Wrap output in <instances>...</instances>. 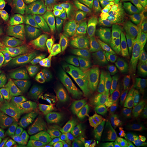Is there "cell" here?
<instances>
[{"instance_id":"1","label":"cell","mask_w":147,"mask_h":147,"mask_svg":"<svg viewBox=\"0 0 147 147\" xmlns=\"http://www.w3.org/2000/svg\"><path fill=\"white\" fill-rule=\"evenodd\" d=\"M72 102H64L41 110L37 111L25 118L20 123L18 129L21 131L33 132L47 130L57 126L73 112Z\"/></svg>"},{"instance_id":"2","label":"cell","mask_w":147,"mask_h":147,"mask_svg":"<svg viewBox=\"0 0 147 147\" xmlns=\"http://www.w3.org/2000/svg\"><path fill=\"white\" fill-rule=\"evenodd\" d=\"M13 67L18 71L28 74L49 82L51 80L49 51L47 49L16 53Z\"/></svg>"},{"instance_id":"3","label":"cell","mask_w":147,"mask_h":147,"mask_svg":"<svg viewBox=\"0 0 147 147\" xmlns=\"http://www.w3.org/2000/svg\"><path fill=\"white\" fill-rule=\"evenodd\" d=\"M6 98L14 103L21 112L25 115L65 102L59 90L50 88L31 94H9Z\"/></svg>"},{"instance_id":"4","label":"cell","mask_w":147,"mask_h":147,"mask_svg":"<svg viewBox=\"0 0 147 147\" xmlns=\"http://www.w3.org/2000/svg\"><path fill=\"white\" fill-rule=\"evenodd\" d=\"M96 74V70L93 68L81 69L61 82L58 86V90L69 98L81 101H92L93 99L92 86Z\"/></svg>"},{"instance_id":"5","label":"cell","mask_w":147,"mask_h":147,"mask_svg":"<svg viewBox=\"0 0 147 147\" xmlns=\"http://www.w3.org/2000/svg\"><path fill=\"white\" fill-rule=\"evenodd\" d=\"M92 43L103 66L108 68L111 63L112 55L109 31L102 22L95 21L84 32Z\"/></svg>"},{"instance_id":"6","label":"cell","mask_w":147,"mask_h":147,"mask_svg":"<svg viewBox=\"0 0 147 147\" xmlns=\"http://www.w3.org/2000/svg\"><path fill=\"white\" fill-rule=\"evenodd\" d=\"M8 89L14 94L28 95L50 88V82L28 74L11 73L5 80Z\"/></svg>"},{"instance_id":"7","label":"cell","mask_w":147,"mask_h":147,"mask_svg":"<svg viewBox=\"0 0 147 147\" xmlns=\"http://www.w3.org/2000/svg\"><path fill=\"white\" fill-rule=\"evenodd\" d=\"M50 68L62 79H68L78 73L84 66V62L73 55L53 50L49 53Z\"/></svg>"},{"instance_id":"8","label":"cell","mask_w":147,"mask_h":147,"mask_svg":"<svg viewBox=\"0 0 147 147\" xmlns=\"http://www.w3.org/2000/svg\"><path fill=\"white\" fill-rule=\"evenodd\" d=\"M52 12L46 0H26L24 13L29 25L47 29L50 25Z\"/></svg>"},{"instance_id":"9","label":"cell","mask_w":147,"mask_h":147,"mask_svg":"<svg viewBox=\"0 0 147 147\" xmlns=\"http://www.w3.org/2000/svg\"><path fill=\"white\" fill-rule=\"evenodd\" d=\"M65 31L80 56L89 65L99 67L101 63L100 57L84 33L74 29H67Z\"/></svg>"},{"instance_id":"10","label":"cell","mask_w":147,"mask_h":147,"mask_svg":"<svg viewBox=\"0 0 147 147\" xmlns=\"http://www.w3.org/2000/svg\"><path fill=\"white\" fill-rule=\"evenodd\" d=\"M85 2L75 0L52 12L50 25L55 28L73 29Z\"/></svg>"},{"instance_id":"11","label":"cell","mask_w":147,"mask_h":147,"mask_svg":"<svg viewBox=\"0 0 147 147\" xmlns=\"http://www.w3.org/2000/svg\"><path fill=\"white\" fill-rule=\"evenodd\" d=\"M126 68L131 73L142 75L147 72V39L134 43L127 55Z\"/></svg>"},{"instance_id":"12","label":"cell","mask_w":147,"mask_h":147,"mask_svg":"<svg viewBox=\"0 0 147 147\" xmlns=\"http://www.w3.org/2000/svg\"><path fill=\"white\" fill-rule=\"evenodd\" d=\"M131 23L135 37L138 40L147 39V11L137 5H125L118 9Z\"/></svg>"},{"instance_id":"13","label":"cell","mask_w":147,"mask_h":147,"mask_svg":"<svg viewBox=\"0 0 147 147\" xmlns=\"http://www.w3.org/2000/svg\"><path fill=\"white\" fill-rule=\"evenodd\" d=\"M49 35L40 28H32L21 35L18 42L20 51L42 49L47 46Z\"/></svg>"},{"instance_id":"14","label":"cell","mask_w":147,"mask_h":147,"mask_svg":"<svg viewBox=\"0 0 147 147\" xmlns=\"http://www.w3.org/2000/svg\"><path fill=\"white\" fill-rule=\"evenodd\" d=\"M47 45L53 50L68 53L78 58L81 57L63 29L57 28L50 32L49 35Z\"/></svg>"},{"instance_id":"15","label":"cell","mask_w":147,"mask_h":147,"mask_svg":"<svg viewBox=\"0 0 147 147\" xmlns=\"http://www.w3.org/2000/svg\"><path fill=\"white\" fill-rule=\"evenodd\" d=\"M120 79L119 87L121 88L123 100L125 104L131 100L134 94L137 86V79L134 74L127 69L121 67L119 70Z\"/></svg>"},{"instance_id":"16","label":"cell","mask_w":147,"mask_h":147,"mask_svg":"<svg viewBox=\"0 0 147 147\" xmlns=\"http://www.w3.org/2000/svg\"><path fill=\"white\" fill-rule=\"evenodd\" d=\"M122 103L123 96L121 88L119 87H112L105 92L100 110L98 111L102 114L110 112L120 106Z\"/></svg>"},{"instance_id":"17","label":"cell","mask_w":147,"mask_h":147,"mask_svg":"<svg viewBox=\"0 0 147 147\" xmlns=\"http://www.w3.org/2000/svg\"><path fill=\"white\" fill-rule=\"evenodd\" d=\"M90 11L95 21L103 22L106 20L108 11L112 6V0H88Z\"/></svg>"},{"instance_id":"18","label":"cell","mask_w":147,"mask_h":147,"mask_svg":"<svg viewBox=\"0 0 147 147\" xmlns=\"http://www.w3.org/2000/svg\"><path fill=\"white\" fill-rule=\"evenodd\" d=\"M112 57L117 64H119L123 60L127 41L117 34L112 35Z\"/></svg>"},{"instance_id":"19","label":"cell","mask_w":147,"mask_h":147,"mask_svg":"<svg viewBox=\"0 0 147 147\" xmlns=\"http://www.w3.org/2000/svg\"><path fill=\"white\" fill-rule=\"evenodd\" d=\"M57 147H74L78 141V135L74 131L65 130L53 135Z\"/></svg>"},{"instance_id":"20","label":"cell","mask_w":147,"mask_h":147,"mask_svg":"<svg viewBox=\"0 0 147 147\" xmlns=\"http://www.w3.org/2000/svg\"><path fill=\"white\" fill-rule=\"evenodd\" d=\"M2 104L7 109L9 114V122L7 126V129L9 130L13 128L25 118L19 107L11 100L6 99L2 101Z\"/></svg>"},{"instance_id":"21","label":"cell","mask_w":147,"mask_h":147,"mask_svg":"<svg viewBox=\"0 0 147 147\" xmlns=\"http://www.w3.org/2000/svg\"><path fill=\"white\" fill-rule=\"evenodd\" d=\"M91 110L89 109H82L71 113L61 123V126L65 130H69L78 126L79 123L86 118L89 117Z\"/></svg>"},{"instance_id":"22","label":"cell","mask_w":147,"mask_h":147,"mask_svg":"<svg viewBox=\"0 0 147 147\" xmlns=\"http://www.w3.org/2000/svg\"><path fill=\"white\" fill-rule=\"evenodd\" d=\"M128 141L137 147H147V131L135 128L126 130L125 132Z\"/></svg>"},{"instance_id":"23","label":"cell","mask_w":147,"mask_h":147,"mask_svg":"<svg viewBox=\"0 0 147 147\" xmlns=\"http://www.w3.org/2000/svg\"><path fill=\"white\" fill-rule=\"evenodd\" d=\"M107 87V81L104 75L95 78L93 80L92 90L94 96L98 106L100 107Z\"/></svg>"},{"instance_id":"24","label":"cell","mask_w":147,"mask_h":147,"mask_svg":"<svg viewBox=\"0 0 147 147\" xmlns=\"http://www.w3.org/2000/svg\"><path fill=\"white\" fill-rule=\"evenodd\" d=\"M93 18L89 8L85 3L74 25V30L87 28L93 23Z\"/></svg>"},{"instance_id":"25","label":"cell","mask_w":147,"mask_h":147,"mask_svg":"<svg viewBox=\"0 0 147 147\" xmlns=\"http://www.w3.org/2000/svg\"><path fill=\"white\" fill-rule=\"evenodd\" d=\"M0 31L5 39L11 42H14L18 37L16 27L9 20L0 19Z\"/></svg>"},{"instance_id":"26","label":"cell","mask_w":147,"mask_h":147,"mask_svg":"<svg viewBox=\"0 0 147 147\" xmlns=\"http://www.w3.org/2000/svg\"><path fill=\"white\" fill-rule=\"evenodd\" d=\"M132 123L136 126L147 131V111H140L131 117Z\"/></svg>"},{"instance_id":"27","label":"cell","mask_w":147,"mask_h":147,"mask_svg":"<svg viewBox=\"0 0 147 147\" xmlns=\"http://www.w3.org/2000/svg\"><path fill=\"white\" fill-rule=\"evenodd\" d=\"M21 147H56L53 140L48 138H39L24 144Z\"/></svg>"},{"instance_id":"28","label":"cell","mask_w":147,"mask_h":147,"mask_svg":"<svg viewBox=\"0 0 147 147\" xmlns=\"http://www.w3.org/2000/svg\"><path fill=\"white\" fill-rule=\"evenodd\" d=\"M133 33L131 23L129 19H127L126 22L123 25L121 30L117 33V34L126 40H130L134 37Z\"/></svg>"},{"instance_id":"29","label":"cell","mask_w":147,"mask_h":147,"mask_svg":"<svg viewBox=\"0 0 147 147\" xmlns=\"http://www.w3.org/2000/svg\"><path fill=\"white\" fill-rule=\"evenodd\" d=\"M103 115L104 114L98 111L94 116H91L94 124L92 130V135H99L101 134L102 130V118Z\"/></svg>"},{"instance_id":"30","label":"cell","mask_w":147,"mask_h":147,"mask_svg":"<svg viewBox=\"0 0 147 147\" xmlns=\"http://www.w3.org/2000/svg\"><path fill=\"white\" fill-rule=\"evenodd\" d=\"M9 122V114L7 109L2 104H0V134L5 131Z\"/></svg>"},{"instance_id":"31","label":"cell","mask_w":147,"mask_h":147,"mask_svg":"<svg viewBox=\"0 0 147 147\" xmlns=\"http://www.w3.org/2000/svg\"><path fill=\"white\" fill-rule=\"evenodd\" d=\"M110 19H114L117 21H120L123 24H124L128 19L126 16L120 11L115 9H110L108 11L106 16L107 20Z\"/></svg>"},{"instance_id":"32","label":"cell","mask_w":147,"mask_h":147,"mask_svg":"<svg viewBox=\"0 0 147 147\" xmlns=\"http://www.w3.org/2000/svg\"><path fill=\"white\" fill-rule=\"evenodd\" d=\"M11 9L10 0H0V19H5L10 14Z\"/></svg>"},{"instance_id":"33","label":"cell","mask_w":147,"mask_h":147,"mask_svg":"<svg viewBox=\"0 0 147 147\" xmlns=\"http://www.w3.org/2000/svg\"><path fill=\"white\" fill-rule=\"evenodd\" d=\"M124 24L120 21L114 19L108 20L106 22V26L109 31L112 33H117L121 29Z\"/></svg>"},{"instance_id":"34","label":"cell","mask_w":147,"mask_h":147,"mask_svg":"<svg viewBox=\"0 0 147 147\" xmlns=\"http://www.w3.org/2000/svg\"><path fill=\"white\" fill-rule=\"evenodd\" d=\"M48 3L53 8H57L68 5L75 0H47Z\"/></svg>"},{"instance_id":"35","label":"cell","mask_w":147,"mask_h":147,"mask_svg":"<svg viewBox=\"0 0 147 147\" xmlns=\"http://www.w3.org/2000/svg\"><path fill=\"white\" fill-rule=\"evenodd\" d=\"M84 143L86 147H102L99 141L94 137H86L84 139Z\"/></svg>"},{"instance_id":"36","label":"cell","mask_w":147,"mask_h":147,"mask_svg":"<svg viewBox=\"0 0 147 147\" xmlns=\"http://www.w3.org/2000/svg\"><path fill=\"white\" fill-rule=\"evenodd\" d=\"M78 126L79 127V129L81 130V131L86 134H92V129L87 124V122L85 120V119L82 120L81 122H80Z\"/></svg>"},{"instance_id":"37","label":"cell","mask_w":147,"mask_h":147,"mask_svg":"<svg viewBox=\"0 0 147 147\" xmlns=\"http://www.w3.org/2000/svg\"><path fill=\"white\" fill-rule=\"evenodd\" d=\"M140 87L142 92L147 95V75L142 80L140 83Z\"/></svg>"},{"instance_id":"38","label":"cell","mask_w":147,"mask_h":147,"mask_svg":"<svg viewBox=\"0 0 147 147\" xmlns=\"http://www.w3.org/2000/svg\"><path fill=\"white\" fill-rule=\"evenodd\" d=\"M119 147H132L131 145L125 140H122L119 143Z\"/></svg>"},{"instance_id":"39","label":"cell","mask_w":147,"mask_h":147,"mask_svg":"<svg viewBox=\"0 0 147 147\" xmlns=\"http://www.w3.org/2000/svg\"><path fill=\"white\" fill-rule=\"evenodd\" d=\"M0 93L5 95L10 94L8 89H6L4 86L0 84Z\"/></svg>"},{"instance_id":"40","label":"cell","mask_w":147,"mask_h":147,"mask_svg":"<svg viewBox=\"0 0 147 147\" xmlns=\"http://www.w3.org/2000/svg\"><path fill=\"white\" fill-rule=\"evenodd\" d=\"M5 67V61L3 57L0 55V71H1Z\"/></svg>"},{"instance_id":"41","label":"cell","mask_w":147,"mask_h":147,"mask_svg":"<svg viewBox=\"0 0 147 147\" xmlns=\"http://www.w3.org/2000/svg\"><path fill=\"white\" fill-rule=\"evenodd\" d=\"M141 103L143 106H144V107L147 109V98L143 99L141 101Z\"/></svg>"},{"instance_id":"42","label":"cell","mask_w":147,"mask_h":147,"mask_svg":"<svg viewBox=\"0 0 147 147\" xmlns=\"http://www.w3.org/2000/svg\"><path fill=\"white\" fill-rule=\"evenodd\" d=\"M76 147H86V145L84 144V143H80L79 145H78Z\"/></svg>"},{"instance_id":"43","label":"cell","mask_w":147,"mask_h":147,"mask_svg":"<svg viewBox=\"0 0 147 147\" xmlns=\"http://www.w3.org/2000/svg\"><path fill=\"white\" fill-rule=\"evenodd\" d=\"M2 144H3V142H2L1 141H0V147H2Z\"/></svg>"},{"instance_id":"44","label":"cell","mask_w":147,"mask_h":147,"mask_svg":"<svg viewBox=\"0 0 147 147\" xmlns=\"http://www.w3.org/2000/svg\"><path fill=\"white\" fill-rule=\"evenodd\" d=\"M15 1H18V2H22L24 0H15Z\"/></svg>"},{"instance_id":"45","label":"cell","mask_w":147,"mask_h":147,"mask_svg":"<svg viewBox=\"0 0 147 147\" xmlns=\"http://www.w3.org/2000/svg\"><path fill=\"white\" fill-rule=\"evenodd\" d=\"M2 100L0 99V104H2Z\"/></svg>"},{"instance_id":"46","label":"cell","mask_w":147,"mask_h":147,"mask_svg":"<svg viewBox=\"0 0 147 147\" xmlns=\"http://www.w3.org/2000/svg\"><path fill=\"white\" fill-rule=\"evenodd\" d=\"M127 1H134V0H127Z\"/></svg>"},{"instance_id":"47","label":"cell","mask_w":147,"mask_h":147,"mask_svg":"<svg viewBox=\"0 0 147 147\" xmlns=\"http://www.w3.org/2000/svg\"><path fill=\"white\" fill-rule=\"evenodd\" d=\"M7 147V146H4V147Z\"/></svg>"},{"instance_id":"48","label":"cell","mask_w":147,"mask_h":147,"mask_svg":"<svg viewBox=\"0 0 147 147\" xmlns=\"http://www.w3.org/2000/svg\"></svg>"},{"instance_id":"49","label":"cell","mask_w":147,"mask_h":147,"mask_svg":"<svg viewBox=\"0 0 147 147\" xmlns=\"http://www.w3.org/2000/svg\"><path fill=\"white\" fill-rule=\"evenodd\" d=\"M115 1H116V0H115Z\"/></svg>"}]
</instances>
